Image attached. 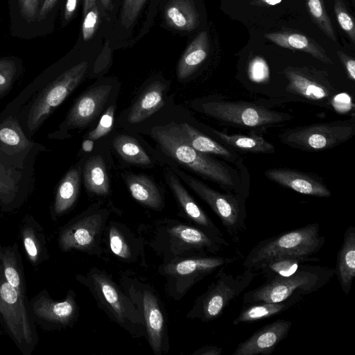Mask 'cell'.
I'll use <instances>...</instances> for the list:
<instances>
[{"label": "cell", "instance_id": "ab89813d", "mask_svg": "<svg viewBox=\"0 0 355 355\" xmlns=\"http://www.w3.org/2000/svg\"><path fill=\"white\" fill-rule=\"evenodd\" d=\"M334 12L341 29L346 33L352 42L355 43L354 21L348 12L343 0L335 1Z\"/></svg>", "mask_w": 355, "mask_h": 355}, {"label": "cell", "instance_id": "5b68a950", "mask_svg": "<svg viewBox=\"0 0 355 355\" xmlns=\"http://www.w3.org/2000/svg\"><path fill=\"white\" fill-rule=\"evenodd\" d=\"M225 267L218 269L214 281L207 291L199 296L186 318L198 319L204 322L216 320L225 310L252 283L259 273L252 268L233 275L225 271Z\"/></svg>", "mask_w": 355, "mask_h": 355}, {"label": "cell", "instance_id": "277c9868", "mask_svg": "<svg viewBox=\"0 0 355 355\" xmlns=\"http://www.w3.org/2000/svg\"><path fill=\"white\" fill-rule=\"evenodd\" d=\"M324 242V236L320 234L319 224H309L260 241L247 254L243 265L245 268L253 269L276 256H314Z\"/></svg>", "mask_w": 355, "mask_h": 355}, {"label": "cell", "instance_id": "cb8c5ba5", "mask_svg": "<svg viewBox=\"0 0 355 355\" xmlns=\"http://www.w3.org/2000/svg\"><path fill=\"white\" fill-rule=\"evenodd\" d=\"M343 292L349 294L355 277V227L347 228L343 244L338 252L334 269Z\"/></svg>", "mask_w": 355, "mask_h": 355}, {"label": "cell", "instance_id": "4dcf8cb0", "mask_svg": "<svg viewBox=\"0 0 355 355\" xmlns=\"http://www.w3.org/2000/svg\"><path fill=\"white\" fill-rule=\"evenodd\" d=\"M211 132L225 145L243 153H273L275 146L261 135H229L218 130L210 128Z\"/></svg>", "mask_w": 355, "mask_h": 355}, {"label": "cell", "instance_id": "4fadbf2b", "mask_svg": "<svg viewBox=\"0 0 355 355\" xmlns=\"http://www.w3.org/2000/svg\"><path fill=\"white\" fill-rule=\"evenodd\" d=\"M88 67L81 62L64 71L36 97L28 112L27 128L33 132L82 81Z\"/></svg>", "mask_w": 355, "mask_h": 355}, {"label": "cell", "instance_id": "9c48e42d", "mask_svg": "<svg viewBox=\"0 0 355 355\" xmlns=\"http://www.w3.org/2000/svg\"><path fill=\"white\" fill-rule=\"evenodd\" d=\"M121 284L143 316L146 337L154 354L167 353L168 328L164 306L158 295L150 286L130 277H122Z\"/></svg>", "mask_w": 355, "mask_h": 355}, {"label": "cell", "instance_id": "f907efd6", "mask_svg": "<svg viewBox=\"0 0 355 355\" xmlns=\"http://www.w3.org/2000/svg\"><path fill=\"white\" fill-rule=\"evenodd\" d=\"M96 0H83V15L84 17L87 12L96 5Z\"/></svg>", "mask_w": 355, "mask_h": 355}, {"label": "cell", "instance_id": "f546056e", "mask_svg": "<svg viewBox=\"0 0 355 355\" xmlns=\"http://www.w3.org/2000/svg\"><path fill=\"white\" fill-rule=\"evenodd\" d=\"M298 298H292L281 302H259L243 304L237 317L232 321L234 325L253 323L268 318L290 309L300 302Z\"/></svg>", "mask_w": 355, "mask_h": 355}, {"label": "cell", "instance_id": "3957f363", "mask_svg": "<svg viewBox=\"0 0 355 355\" xmlns=\"http://www.w3.org/2000/svg\"><path fill=\"white\" fill-rule=\"evenodd\" d=\"M335 275L334 269L306 264L295 274L267 280L263 284L244 293L243 304L281 302L292 298L302 300L327 284Z\"/></svg>", "mask_w": 355, "mask_h": 355}, {"label": "cell", "instance_id": "bcb514c9", "mask_svg": "<svg viewBox=\"0 0 355 355\" xmlns=\"http://www.w3.org/2000/svg\"><path fill=\"white\" fill-rule=\"evenodd\" d=\"M338 57L344 66L348 77L352 81L355 80V60L341 51L336 52Z\"/></svg>", "mask_w": 355, "mask_h": 355}, {"label": "cell", "instance_id": "30bf717a", "mask_svg": "<svg viewBox=\"0 0 355 355\" xmlns=\"http://www.w3.org/2000/svg\"><path fill=\"white\" fill-rule=\"evenodd\" d=\"M198 110L223 123L243 128H260L291 120L288 113L254 103L214 100L201 103Z\"/></svg>", "mask_w": 355, "mask_h": 355}, {"label": "cell", "instance_id": "f5cc1de1", "mask_svg": "<svg viewBox=\"0 0 355 355\" xmlns=\"http://www.w3.org/2000/svg\"><path fill=\"white\" fill-rule=\"evenodd\" d=\"M261 1L269 5L275 6L279 3L282 0H260Z\"/></svg>", "mask_w": 355, "mask_h": 355}, {"label": "cell", "instance_id": "b9f144b4", "mask_svg": "<svg viewBox=\"0 0 355 355\" xmlns=\"http://www.w3.org/2000/svg\"><path fill=\"white\" fill-rule=\"evenodd\" d=\"M115 106H110L101 116L97 126L87 135V139H98L108 134L113 128Z\"/></svg>", "mask_w": 355, "mask_h": 355}, {"label": "cell", "instance_id": "5bb4252c", "mask_svg": "<svg viewBox=\"0 0 355 355\" xmlns=\"http://www.w3.org/2000/svg\"><path fill=\"white\" fill-rule=\"evenodd\" d=\"M0 313L17 345L31 349L37 335L26 309L24 295L6 280L0 266Z\"/></svg>", "mask_w": 355, "mask_h": 355}, {"label": "cell", "instance_id": "d6986e66", "mask_svg": "<svg viewBox=\"0 0 355 355\" xmlns=\"http://www.w3.org/2000/svg\"><path fill=\"white\" fill-rule=\"evenodd\" d=\"M270 180L295 192L319 198H328L331 191L315 176L297 170L275 168L264 172Z\"/></svg>", "mask_w": 355, "mask_h": 355}, {"label": "cell", "instance_id": "9a60e30c", "mask_svg": "<svg viewBox=\"0 0 355 355\" xmlns=\"http://www.w3.org/2000/svg\"><path fill=\"white\" fill-rule=\"evenodd\" d=\"M33 318L51 329L72 327L79 316L76 293L69 290L65 299L55 301L48 293H40L31 304Z\"/></svg>", "mask_w": 355, "mask_h": 355}, {"label": "cell", "instance_id": "d6a6232c", "mask_svg": "<svg viewBox=\"0 0 355 355\" xmlns=\"http://www.w3.org/2000/svg\"><path fill=\"white\" fill-rule=\"evenodd\" d=\"M83 175L87 191L98 196L108 194L110 180L101 156L94 155L88 159L83 166Z\"/></svg>", "mask_w": 355, "mask_h": 355}, {"label": "cell", "instance_id": "ee69618b", "mask_svg": "<svg viewBox=\"0 0 355 355\" xmlns=\"http://www.w3.org/2000/svg\"><path fill=\"white\" fill-rule=\"evenodd\" d=\"M98 23V10L95 5L85 15L83 25L82 33L85 41L89 40L94 35Z\"/></svg>", "mask_w": 355, "mask_h": 355}, {"label": "cell", "instance_id": "60d3db41", "mask_svg": "<svg viewBox=\"0 0 355 355\" xmlns=\"http://www.w3.org/2000/svg\"><path fill=\"white\" fill-rule=\"evenodd\" d=\"M147 0H123L121 12V22L130 28L137 19Z\"/></svg>", "mask_w": 355, "mask_h": 355}, {"label": "cell", "instance_id": "8992f818", "mask_svg": "<svg viewBox=\"0 0 355 355\" xmlns=\"http://www.w3.org/2000/svg\"><path fill=\"white\" fill-rule=\"evenodd\" d=\"M159 227L155 243L164 246V252L168 259L219 255L231 246L197 226L168 220L163 221Z\"/></svg>", "mask_w": 355, "mask_h": 355}, {"label": "cell", "instance_id": "6da1fadb", "mask_svg": "<svg viewBox=\"0 0 355 355\" xmlns=\"http://www.w3.org/2000/svg\"><path fill=\"white\" fill-rule=\"evenodd\" d=\"M151 133L162 150L180 164L217 184L225 192L248 197L250 184L245 179L248 173H245V166L234 168L211 155L195 150L187 144L178 124L156 126Z\"/></svg>", "mask_w": 355, "mask_h": 355}, {"label": "cell", "instance_id": "8fae6325", "mask_svg": "<svg viewBox=\"0 0 355 355\" xmlns=\"http://www.w3.org/2000/svg\"><path fill=\"white\" fill-rule=\"evenodd\" d=\"M109 215L105 208H92L69 221L60 230V248L64 252L74 250L89 255H101L103 234Z\"/></svg>", "mask_w": 355, "mask_h": 355}, {"label": "cell", "instance_id": "db71d44e", "mask_svg": "<svg viewBox=\"0 0 355 355\" xmlns=\"http://www.w3.org/2000/svg\"><path fill=\"white\" fill-rule=\"evenodd\" d=\"M111 0H101V3L105 8H108L110 5Z\"/></svg>", "mask_w": 355, "mask_h": 355}, {"label": "cell", "instance_id": "d4e9b609", "mask_svg": "<svg viewBox=\"0 0 355 355\" xmlns=\"http://www.w3.org/2000/svg\"><path fill=\"white\" fill-rule=\"evenodd\" d=\"M166 85L159 81L152 83L140 94L128 115L132 124L140 123L158 111L164 104Z\"/></svg>", "mask_w": 355, "mask_h": 355}, {"label": "cell", "instance_id": "e575fe53", "mask_svg": "<svg viewBox=\"0 0 355 355\" xmlns=\"http://www.w3.org/2000/svg\"><path fill=\"white\" fill-rule=\"evenodd\" d=\"M3 159H0V203L9 204L13 202L21 191L24 179L21 168L17 164H3Z\"/></svg>", "mask_w": 355, "mask_h": 355}, {"label": "cell", "instance_id": "ac0fdd59", "mask_svg": "<svg viewBox=\"0 0 355 355\" xmlns=\"http://www.w3.org/2000/svg\"><path fill=\"white\" fill-rule=\"evenodd\" d=\"M284 73L288 81L286 90L290 93L318 103L328 102L335 94V89L327 80L306 70L288 67Z\"/></svg>", "mask_w": 355, "mask_h": 355}, {"label": "cell", "instance_id": "74e56055", "mask_svg": "<svg viewBox=\"0 0 355 355\" xmlns=\"http://www.w3.org/2000/svg\"><path fill=\"white\" fill-rule=\"evenodd\" d=\"M26 253L33 264L42 261L44 254V239H40L39 233L32 227L25 225L21 232Z\"/></svg>", "mask_w": 355, "mask_h": 355}, {"label": "cell", "instance_id": "c3c4849f", "mask_svg": "<svg viewBox=\"0 0 355 355\" xmlns=\"http://www.w3.org/2000/svg\"><path fill=\"white\" fill-rule=\"evenodd\" d=\"M79 2L80 0H67L64 10V19L66 21L72 18Z\"/></svg>", "mask_w": 355, "mask_h": 355}, {"label": "cell", "instance_id": "1f68e13d", "mask_svg": "<svg viewBox=\"0 0 355 355\" xmlns=\"http://www.w3.org/2000/svg\"><path fill=\"white\" fill-rule=\"evenodd\" d=\"M79 168L70 169L60 182L53 204V213L60 216L68 211L75 204L80 190Z\"/></svg>", "mask_w": 355, "mask_h": 355}, {"label": "cell", "instance_id": "2e32d148", "mask_svg": "<svg viewBox=\"0 0 355 355\" xmlns=\"http://www.w3.org/2000/svg\"><path fill=\"white\" fill-rule=\"evenodd\" d=\"M164 178L186 218L193 222L198 227L214 236L219 240L230 243L221 230L189 194L172 168H165Z\"/></svg>", "mask_w": 355, "mask_h": 355}, {"label": "cell", "instance_id": "8d00e7d4", "mask_svg": "<svg viewBox=\"0 0 355 355\" xmlns=\"http://www.w3.org/2000/svg\"><path fill=\"white\" fill-rule=\"evenodd\" d=\"M17 252V250L0 246V260L6 280L25 296L24 279Z\"/></svg>", "mask_w": 355, "mask_h": 355}, {"label": "cell", "instance_id": "83f0119b", "mask_svg": "<svg viewBox=\"0 0 355 355\" xmlns=\"http://www.w3.org/2000/svg\"><path fill=\"white\" fill-rule=\"evenodd\" d=\"M164 19L172 28L190 31L200 23L199 14L192 0H170L164 10Z\"/></svg>", "mask_w": 355, "mask_h": 355}, {"label": "cell", "instance_id": "7bdbcfd3", "mask_svg": "<svg viewBox=\"0 0 355 355\" xmlns=\"http://www.w3.org/2000/svg\"><path fill=\"white\" fill-rule=\"evenodd\" d=\"M17 72V64L10 58L0 59V93L6 92L12 83Z\"/></svg>", "mask_w": 355, "mask_h": 355}, {"label": "cell", "instance_id": "52a82bcc", "mask_svg": "<svg viewBox=\"0 0 355 355\" xmlns=\"http://www.w3.org/2000/svg\"><path fill=\"white\" fill-rule=\"evenodd\" d=\"M172 169L212 209L231 239L240 243L247 230L246 198L229 192H219L178 168Z\"/></svg>", "mask_w": 355, "mask_h": 355}, {"label": "cell", "instance_id": "603a6c76", "mask_svg": "<svg viewBox=\"0 0 355 355\" xmlns=\"http://www.w3.org/2000/svg\"><path fill=\"white\" fill-rule=\"evenodd\" d=\"M132 197L142 205L160 211L164 206L163 196L157 184L144 173L122 174Z\"/></svg>", "mask_w": 355, "mask_h": 355}, {"label": "cell", "instance_id": "d590c367", "mask_svg": "<svg viewBox=\"0 0 355 355\" xmlns=\"http://www.w3.org/2000/svg\"><path fill=\"white\" fill-rule=\"evenodd\" d=\"M112 144L121 157L130 164L148 166L152 164L151 159L139 142L130 136L117 135Z\"/></svg>", "mask_w": 355, "mask_h": 355}, {"label": "cell", "instance_id": "f35d334b", "mask_svg": "<svg viewBox=\"0 0 355 355\" xmlns=\"http://www.w3.org/2000/svg\"><path fill=\"white\" fill-rule=\"evenodd\" d=\"M309 12L320 30L331 40L336 42V36L327 14L323 0H306Z\"/></svg>", "mask_w": 355, "mask_h": 355}, {"label": "cell", "instance_id": "7c38bea8", "mask_svg": "<svg viewBox=\"0 0 355 355\" xmlns=\"http://www.w3.org/2000/svg\"><path fill=\"white\" fill-rule=\"evenodd\" d=\"M355 134L354 121H336L288 129L279 135L282 143L303 151L318 152L335 148Z\"/></svg>", "mask_w": 355, "mask_h": 355}, {"label": "cell", "instance_id": "ba28073f", "mask_svg": "<svg viewBox=\"0 0 355 355\" xmlns=\"http://www.w3.org/2000/svg\"><path fill=\"white\" fill-rule=\"evenodd\" d=\"M236 261L234 257L220 254L178 257L165 261L159 272L166 279L169 295L179 300L194 284Z\"/></svg>", "mask_w": 355, "mask_h": 355}, {"label": "cell", "instance_id": "7dc6e473", "mask_svg": "<svg viewBox=\"0 0 355 355\" xmlns=\"http://www.w3.org/2000/svg\"><path fill=\"white\" fill-rule=\"evenodd\" d=\"M223 348L216 345H205L192 353V355H220Z\"/></svg>", "mask_w": 355, "mask_h": 355}, {"label": "cell", "instance_id": "ffe728a7", "mask_svg": "<svg viewBox=\"0 0 355 355\" xmlns=\"http://www.w3.org/2000/svg\"><path fill=\"white\" fill-rule=\"evenodd\" d=\"M111 89L110 85H103L84 93L70 110L66 119V126L83 128L91 123L100 114Z\"/></svg>", "mask_w": 355, "mask_h": 355}, {"label": "cell", "instance_id": "44dd1931", "mask_svg": "<svg viewBox=\"0 0 355 355\" xmlns=\"http://www.w3.org/2000/svg\"><path fill=\"white\" fill-rule=\"evenodd\" d=\"M105 229L111 252L123 261H136L144 250L142 240L119 222L110 221Z\"/></svg>", "mask_w": 355, "mask_h": 355}, {"label": "cell", "instance_id": "7402d4cb", "mask_svg": "<svg viewBox=\"0 0 355 355\" xmlns=\"http://www.w3.org/2000/svg\"><path fill=\"white\" fill-rule=\"evenodd\" d=\"M178 126L187 144L195 150L209 155L220 156L227 162L234 163L237 167L244 165L238 153L202 134L190 124L182 123Z\"/></svg>", "mask_w": 355, "mask_h": 355}, {"label": "cell", "instance_id": "7a4b0ae2", "mask_svg": "<svg viewBox=\"0 0 355 355\" xmlns=\"http://www.w3.org/2000/svg\"><path fill=\"white\" fill-rule=\"evenodd\" d=\"M76 279L88 288L98 307L133 338L146 337L143 316L131 298L105 271L92 267Z\"/></svg>", "mask_w": 355, "mask_h": 355}, {"label": "cell", "instance_id": "681fc988", "mask_svg": "<svg viewBox=\"0 0 355 355\" xmlns=\"http://www.w3.org/2000/svg\"><path fill=\"white\" fill-rule=\"evenodd\" d=\"M58 0H44L38 15V19L42 20L46 18L47 14L53 9Z\"/></svg>", "mask_w": 355, "mask_h": 355}, {"label": "cell", "instance_id": "836d02e7", "mask_svg": "<svg viewBox=\"0 0 355 355\" xmlns=\"http://www.w3.org/2000/svg\"><path fill=\"white\" fill-rule=\"evenodd\" d=\"M0 145L10 155H21L33 147L14 119L5 120L0 124Z\"/></svg>", "mask_w": 355, "mask_h": 355}, {"label": "cell", "instance_id": "484cf974", "mask_svg": "<svg viewBox=\"0 0 355 355\" xmlns=\"http://www.w3.org/2000/svg\"><path fill=\"white\" fill-rule=\"evenodd\" d=\"M319 261L316 257L284 255L272 257L257 265L254 270L267 280L295 274L304 265Z\"/></svg>", "mask_w": 355, "mask_h": 355}, {"label": "cell", "instance_id": "e0dca14e", "mask_svg": "<svg viewBox=\"0 0 355 355\" xmlns=\"http://www.w3.org/2000/svg\"><path fill=\"white\" fill-rule=\"evenodd\" d=\"M290 320L279 319L263 326L245 340L238 344L233 355H268L288 335Z\"/></svg>", "mask_w": 355, "mask_h": 355}, {"label": "cell", "instance_id": "f6af8a7d", "mask_svg": "<svg viewBox=\"0 0 355 355\" xmlns=\"http://www.w3.org/2000/svg\"><path fill=\"white\" fill-rule=\"evenodd\" d=\"M21 16L28 21H33L37 15L39 0H18Z\"/></svg>", "mask_w": 355, "mask_h": 355}, {"label": "cell", "instance_id": "4316f807", "mask_svg": "<svg viewBox=\"0 0 355 355\" xmlns=\"http://www.w3.org/2000/svg\"><path fill=\"white\" fill-rule=\"evenodd\" d=\"M265 37L281 47L307 53L326 64L333 63L318 44L303 34L295 32H273L266 33Z\"/></svg>", "mask_w": 355, "mask_h": 355}, {"label": "cell", "instance_id": "f1b7e54d", "mask_svg": "<svg viewBox=\"0 0 355 355\" xmlns=\"http://www.w3.org/2000/svg\"><path fill=\"white\" fill-rule=\"evenodd\" d=\"M209 51L207 33L202 31L190 43L178 62L177 67L178 80H183L191 76L205 60Z\"/></svg>", "mask_w": 355, "mask_h": 355}, {"label": "cell", "instance_id": "816d5d0a", "mask_svg": "<svg viewBox=\"0 0 355 355\" xmlns=\"http://www.w3.org/2000/svg\"><path fill=\"white\" fill-rule=\"evenodd\" d=\"M94 148V141L92 139H87L82 144V148L85 152H91Z\"/></svg>", "mask_w": 355, "mask_h": 355}]
</instances>
